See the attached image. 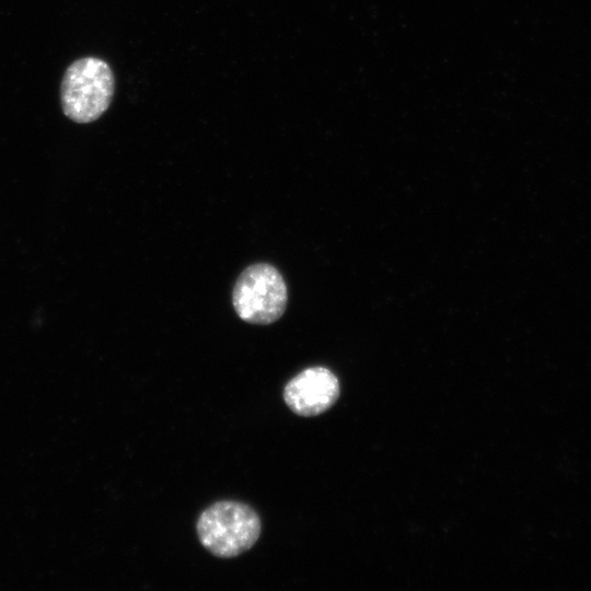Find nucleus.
Listing matches in <instances>:
<instances>
[{
    "label": "nucleus",
    "mask_w": 591,
    "mask_h": 591,
    "mask_svg": "<svg viewBox=\"0 0 591 591\" xmlns=\"http://www.w3.org/2000/svg\"><path fill=\"white\" fill-rule=\"evenodd\" d=\"M114 94V76L109 66L96 57H84L66 70L60 100L65 115L79 124L100 118Z\"/></svg>",
    "instance_id": "1"
},
{
    "label": "nucleus",
    "mask_w": 591,
    "mask_h": 591,
    "mask_svg": "<svg viewBox=\"0 0 591 591\" xmlns=\"http://www.w3.org/2000/svg\"><path fill=\"white\" fill-rule=\"evenodd\" d=\"M201 545L220 558H232L248 551L258 540V514L247 505L220 501L207 508L197 521Z\"/></svg>",
    "instance_id": "2"
},
{
    "label": "nucleus",
    "mask_w": 591,
    "mask_h": 591,
    "mask_svg": "<svg viewBox=\"0 0 591 591\" xmlns=\"http://www.w3.org/2000/svg\"><path fill=\"white\" fill-rule=\"evenodd\" d=\"M287 301V286L281 274L266 263L244 269L232 293L236 314L243 321L257 325H268L280 318Z\"/></svg>",
    "instance_id": "3"
},
{
    "label": "nucleus",
    "mask_w": 591,
    "mask_h": 591,
    "mask_svg": "<svg viewBox=\"0 0 591 591\" xmlns=\"http://www.w3.org/2000/svg\"><path fill=\"white\" fill-rule=\"evenodd\" d=\"M336 375L324 367H311L291 379L283 390L287 406L300 416H316L338 398Z\"/></svg>",
    "instance_id": "4"
}]
</instances>
